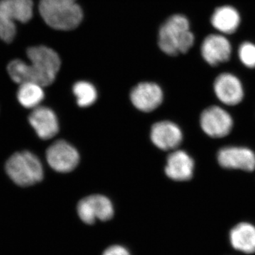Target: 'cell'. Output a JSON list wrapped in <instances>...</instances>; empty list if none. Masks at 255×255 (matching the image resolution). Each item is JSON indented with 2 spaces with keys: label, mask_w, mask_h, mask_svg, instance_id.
I'll use <instances>...</instances> for the list:
<instances>
[{
  "label": "cell",
  "mask_w": 255,
  "mask_h": 255,
  "mask_svg": "<svg viewBox=\"0 0 255 255\" xmlns=\"http://www.w3.org/2000/svg\"><path fill=\"white\" fill-rule=\"evenodd\" d=\"M26 53L31 63L17 59L10 62L7 66L10 78L20 85L32 82L41 87L49 86L60 68L58 55L51 48L42 46L31 47Z\"/></svg>",
  "instance_id": "cell-1"
},
{
  "label": "cell",
  "mask_w": 255,
  "mask_h": 255,
  "mask_svg": "<svg viewBox=\"0 0 255 255\" xmlns=\"http://www.w3.org/2000/svg\"><path fill=\"white\" fill-rule=\"evenodd\" d=\"M195 37L185 16L176 14L162 25L159 32V46L169 55L186 53L194 46Z\"/></svg>",
  "instance_id": "cell-2"
},
{
  "label": "cell",
  "mask_w": 255,
  "mask_h": 255,
  "mask_svg": "<svg viewBox=\"0 0 255 255\" xmlns=\"http://www.w3.org/2000/svg\"><path fill=\"white\" fill-rule=\"evenodd\" d=\"M39 11L48 26L63 31L76 28L83 17L76 0H41Z\"/></svg>",
  "instance_id": "cell-3"
},
{
  "label": "cell",
  "mask_w": 255,
  "mask_h": 255,
  "mask_svg": "<svg viewBox=\"0 0 255 255\" xmlns=\"http://www.w3.org/2000/svg\"><path fill=\"white\" fill-rule=\"evenodd\" d=\"M5 170L13 182L21 187L35 185L44 177L41 160L28 150L13 154L5 164Z\"/></svg>",
  "instance_id": "cell-4"
},
{
  "label": "cell",
  "mask_w": 255,
  "mask_h": 255,
  "mask_svg": "<svg viewBox=\"0 0 255 255\" xmlns=\"http://www.w3.org/2000/svg\"><path fill=\"white\" fill-rule=\"evenodd\" d=\"M32 16V0H0V38L11 43L16 36L15 21L26 23Z\"/></svg>",
  "instance_id": "cell-5"
},
{
  "label": "cell",
  "mask_w": 255,
  "mask_h": 255,
  "mask_svg": "<svg viewBox=\"0 0 255 255\" xmlns=\"http://www.w3.org/2000/svg\"><path fill=\"white\" fill-rule=\"evenodd\" d=\"M233 117L225 109L219 106H211L203 111L200 117V126L203 131L213 138H223L232 131Z\"/></svg>",
  "instance_id": "cell-6"
},
{
  "label": "cell",
  "mask_w": 255,
  "mask_h": 255,
  "mask_svg": "<svg viewBox=\"0 0 255 255\" xmlns=\"http://www.w3.org/2000/svg\"><path fill=\"white\" fill-rule=\"evenodd\" d=\"M232 53V43L221 33H210L201 45V56L210 66L226 63L231 59Z\"/></svg>",
  "instance_id": "cell-7"
},
{
  "label": "cell",
  "mask_w": 255,
  "mask_h": 255,
  "mask_svg": "<svg viewBox=\"0 0 255 255\" xmlns=\"http://www.w3.org/2000/svg\"><path fill=\"white\" fill-rule=\"evenodd\" d=\"M46 159L52 169L60 173H68L76 168L80 162V155L73 145L60 140L48 147Z\"/></svg>",
  "instance_id": "cell-8"
},
{
  "label": "cell",
  "mask_w": 255,
  "mask_h": 255,
  "mask_svg": "<svg viewBox=\"0 0 255 255\" xmlns=\"http://www.w3.org/2000/svg\"><path fill=\"white\" fill-rule=\"evenodd\" d=\"M78 214L80 219L91 225L96 220L107 221L114 216V207L108 198L102 195H92L79 202Z\"/></svg>",
  "instance_id": "cell-9"
},
{
  "label": "cell",
  "mask_w": 255,
  "mask_h": 255,
  "mask_svg": "<svg viewBox=\"0 0 255 255\" xmlns=\"http://www.w3.org/2000/svg\"><path fill=\"white\" fill-rule=\"evenodd\" d=\"M217 161L224 169H239L248 172L255 169V152L246 147H223L218 152Z\"/></svg>",
  "instance_id": "cell-10"
},
{
  "label": "cell",
  "mask_w": 255,
  "mask_h": 255,
  "mask_svg": "<svg viewBox=\"0 0 255 255\" xmlns=\"http://www.w3.org/2000/svg\"><path fill=\"white\" fill-rule=\"evenodd\" d=\"M214 92L218 100L224 105L236 106L244 99L245 91L243 83L234 74H220L214 82Z\"/></svg>",
  "instance_id": "cell-11"
},
{
  "label": "cell",
  "mask_w": 255,
  "mask_h": 255,
  "mask_svg": "<svg viewBox=\"0 0 255 255\" xmlns=\"http://www.w3.org/2000/svg\"><path fill=\"white\" fill-rule=\"evenodd\" d=\"M130 100L137 110L143 112H150L162 104L163 93L157 84L142 82L132 89Z\"/></svg>",
  "instance_id": "cell-12"
},
{
  "label": "cell",
  "mask_w": 255,
  "mask_h": 255,
  "mask_svg": "<svg viewBox=\"0 0 255 255\" xmlns=\"http://www.w3.org/2000/svg\"><path fill=\"white\" fill-rule=\"evenodd\" d=\"M150 138L154 145L161 150H174L182 143L183 134L177 124L164 121L152 126Z\"/></svg>",
  "instance_id": "cell-13"
},
{
  "label": "cell",
  "mask_w": 255,
  "mask_h": 255,
  "mask_svg": "<svg viewBox=\"0 0 255 255\" xmlns=\"http://www.w3.org/2000/svg\"><path fill=\"white\" fill-rule=\"evenodd\" d=\"M28 122L37 135L43 140L52 138L59 131V123L55 112L48 107L33 109L28 117Z\"/></svg>",
  "instance_id": "cell-14"
},
{
  "label": "cell",
  "mask_w": 255,
  "mask_h": 255,
  "mask_svg": "<svg viewBox=\"0 0 255 255\" xmlns=\"http://www.w3.org/2000/svg\"><path fill=\"white\" fill-rule=\"evenodd\" d=\"M194 161L187 152L174 150L167 159L165 173L169 179L177 182H187L194 175Z\"/></svg>",
  "instance_id": "cell-15"
},
{
  "label": "cell",
  "mask_w": 255,
  "mask_h": 255,
  "mask_svg": "<svg viewBox=\"0 0 255 255\" xmlns=\"http://www.w3.org/2000/svg\"><path fill=\"white\" fill-rule=\"evenodd\" d=\"M241 13L235 6L229 4L216 7L210 18L212 27L223 35L236 33L241 26Z\"/></svg>",
  "instance_id": "cell-16"
},
{
  "label": "cell",
  "mask_w": 255,
  "mask_h": 255,
  "mask_svg": "<svg viewBox=\"0 0 255 255\" xmlns=\"http://www.w3.org/2000/svg\"><path fill=\"white\" fill-rule=\"evenodd\" d=\"M231 246L246 254L255 253V227L249 223H241L230 233Z\"/></svg>",
  "instance_id": "cell-17"
},
{
  "label": "cell",
  "mask_w": 255,
  "mask_h": 255,
  "mask_svg": "<svg viewBox=\"0 0 255 255\" xmlns=\"http://www.w3.org/2000/svg\"><path fill=\"white\" fill-rule=\"evenodd\" d=\"M42 87L32 82L21 84L17 91V100L20 105L26 109L38 107L45 98Z\"/></svg>",
  "instance_id": "cell-18"
},
{
  "label": "cell",
  "mask_w": 255,
  "mask_h": 255,
  "mask_svg": "<svg viewBox=\"0 0 255 255\" xmlns=\"http://www.w3.org/2000/svg\"><path fill=\"white\" fill-rule=\"evenodd\" d=\"M73 93L76 97L79 107H88L93 105L97 99V90L90 82L80 81L73 86Z\"/></svg>",
  "instance_id": "cell-19"
},
{
  "label": "cell",
  "mask_w": 255,
  "mask_h": 255,
  "mask_svg": "<svg viewBox=\"0 0 255 255\" xmlns=\"http://www.w3.org/2000/svg\"><path fill=\"white\" fill-rule=\"evenodd\" d=\"M238 58L246 68H255V43L252 41L243 42L238 50Z\"/></svg>",
  "instance_id": "cell-20"
},
{
  "label": "cell",
  "mask_w": 255,
  "mask_h": 255,
  "mask_svg": "<svg viewBox=\"0 0 255 255\" xmlns=\"http://www.w3.org/2000/svg\"><path fill=\"white\" fill-rule=\"evenodd\" d=\"M102 255H130L124 247L114 246L107 248Z\"/></svg>",
  "instance_id": "cell-21"
}]
</instances>
